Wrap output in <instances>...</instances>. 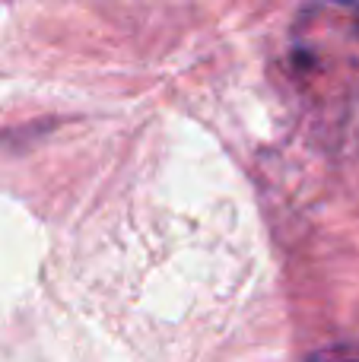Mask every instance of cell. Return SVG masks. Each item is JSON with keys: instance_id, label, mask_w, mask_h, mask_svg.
<instances>
[{"instance_id": "cell-1", "label": "cell", "mask_w": 359, "mask_h": 362, "mask_svg": "<svg viewBox=\"0 0 359 362\" xmlns=\"http://www.w3.org/2000/svg\"><path fill=\"white\" fill-rule=\"evenodd\" d=\"M305 362H359V346H331V350H318Z\"/></svg>"}]
</instances>
